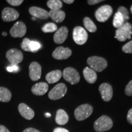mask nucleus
Returning <instances> with one entry per match:
<instances>
[{"label": "nucleus", "instance_id": "nucleus-1", "mask_svg": "<svg viewBox=\"0 0 132 132\" xmlns=\"http://www.w3.org/2000/svg\"><path fill=\"white\" fill-rule=\"evenodd\" d=\"M132 34V25L128 22H125L123 25L118 28L116 31L115 38L119 41L123 42L127 39H130Z\"/></svg>", "mask_w": 132, "mask_h": 132}, {"label": "nucleus", "instance_id": "nucleus-2", "mask_svg": "<svg viewBox=\"0 0 132 132\" xmlns=\"http://www.w3.org/2000/svg\"><path fill=\"white\" fill-rule=\"evenodd\" d=\"M113 125V120L111 119L107 116L103 115L95 120L94 128L97 132H103L111 129Z\"/></svg>", "mask_w": 132, "mask_h": 132}, {"label": "nucleus", "instance_id": "nucleus-3", "mask_svg": "<svg viewBox=\"0 0 132 132\" xmlns=\"http://www.w3.org/2000/svg\"><path fill=\"white\" fill-rule=\"evenodd\" d=\"M87 63L90 66V68L97 72H102L106 68L107 61L106 59L99 56H92L89 57Z\"/></svg>", "mask_w": 132, "mask_h": 132}, {"label": "nucleus", "instance_id": "nucleus-4", "mask_svg": "<svg viewBox=\"0 0 132 132\" xmlns=\"http://www.w3.org/2000/svg\"><path fill=\"white\" fill-rule=\"evenodd\" d=\"M93 111V108L89 104H83L77 107L74 112L76 119L81 121L90 116Z\"/></svg>", "mask_w": 132, "mask_h": 132}, {"label": "nucleus", "instance_id": "nucleus-5", "mask_svg": "<svg viewBox=\"0 0 132 132\" xmlns=\"http://www.w3.org/2000/svg\"><path fill=\"white\" fill-rule=\"evenodd\" d=\"M113 13V9L109 5H104L95 11V16L97 20L100 22L107 21Z\"/></svg>", "mask_w": 132, "mask_h": 132}, {"label": "nucleus", "instance_id": "nucleus-6", "mask_svg": "<svg viewBox=\"0 0 132 132\" xmlns=\"http://www.w3.org/2000/svg\"><path fill=\"white\" fill-rule=\"evenodd\" d=\"M67 89L64 83L56 85L48 94V97L52 100H56L63 97L67 92Z\"/></svg>", "mask_w": 132, "mask_h": 132}, {"label": "nucleus", "instance_id": "nucleus-7", "mask_svg": "<svg viewBox=\"0 0 132 132\" xmlns=\"http://www.w3.org/2000/svg\"><path fill=\"white\" fill-rule=\"evenodd\" d=\"M6 58L11 65H18L21 63L23 59V54L22 52L16 48H12L6 53Z\"/></svg>", "mask_w": 132, "mask_h": 132}, {"label": "nucleus", "instance_id": "nucleus-8", "mask_svg": "<svg viewBox=\"0 0 132 132\" xmlns=\"http://www.w3.org/2000/svg\"><path fill=\"white\" fill-rule=\"evenodd\" d=\"M62 76L64 80L72 85H75L80 81V77L78 72L72 67H67L64 69Z\"/></svg>", "mask_w": 132, "mask_h": 132}, {"label": "nucleus", "instance_id": "nucleus-9", "mask_svg": "<svg viewBox=\"0 0 132 132\" xmlns=\"http://www.w3.org/2000/svg\"><path fill=\"white\" fill-rule=\"evenodd\" d=\"M88 35L86 31L81 26H77L73 31V39L78 45H83L87 40Z\"/></svg>", "mask_w": 132, "mask_h": 132}, {"label": "nucleus", "instance_id": "nucleus-10", "mask_svg": "<svg viewBox=\"0 0 132 132\" xmlns=\"http://www.w3.org/2000/svg\"><path fill=\"white\" fill-rule=\"evenodd\" d=\"M26 27L25 24L22 21H17L14 24L10 30V34L12 37H22L26 34Z\"/></svg>", "mask_w": 132, "mask_h": 132}, {"label": "nucleus", "instance_id": "nucleus-11", "mask_svg": "<svg viewBox=\"0 0 132 132\" xmlns=\"http://www.w3.org/2000/svg\"><path fill=\"white\" fill-rule=\"evenodd\" d=\"M19 12L11 7H5L1 13V18L6 22L16 20L19 17Z\"/></svg>", "mask_w": 132, "mask_h": 132}, {"label": "nucleus", "instance_id": "nucleus-12", "mask_svg": "<svg viewBox=\"0 0 132 132\" xmlns=\"http://www.w3.org/2000/svg\"><path fill=\"white\" fill-rule=\"evenodd\" d=\"M72 55V50L69 48L58 47L53 52L52 56L54 59L62 60L69 58Z\"/></svg>", "mask_w": 132, "mask_h": 132}, {"label": "nucleus", "instance_id": "nucleus-13", "mask_svg": "<svg viewBox=\"0 0 132 132\" xmlns=\"http://www.w3.org/2000/svg\"><path fill=\"white\" fill-rule=\"evenodd\" d=\"M99 92L105 102H110L113 97V91L111 86L108 83H102L99 86Z\"/></svg>", "mask_w": 132, "mask_h": 132}, {"label": "nucleus", "instance_id": "nucleus-14", "mask_svg": "<svg viewBox=\"0 0 132 132\" xmlns=\"http://www.w3.org/2000/svg\"><path fill=\"white\" fill-rule=\"evenodd\" d=\"M42 67L37 62H33L29 67V75L32 81H37L40 78Z\"/></svg>", "mask_w": 132, "mask_h": 132}, {"label": "nucleus", "instance_id": "nucleus-15", "mask_svg": "<svg viewBox=\"0 0 132 132\" xmlns=\"http://www.w3.org/2000/svg\"><path fill=\"white\" fill-rule=\"evenodd\" d=\"M68 32L69 30L67 27H65V26L61 27L54 34L53 37L54 42L57 44H62L64 42H65L67 39L68 36Z\"/></svg>", "mask_w": 132, "mask_h": 132}, {"label": "nucleus", "instance_id": "nucleus-16", "mask_svg": "<svg viewBox=\"0 0 132 132\" xmlns=\"http://www.w3.org/2000/svg\"><path fill=\"white\" fill-rule=\"evenodd\" d=\"M29 12L32 16L35 18H38V19L46 20L49 18L48 12L40 7L32 6V7L29 8Z\"/></svg>", "mask_w": 132, "mask_h": 132}, {"label": "nucleus", "instance_id": "nucleus-17", "mask_svg": "<svg viewBox=\"0 0 132 132\" xmlns=\"http://www.w3.org/2000/svg\"><path fill=\"white\" fill-rule=\"evenodd\" d=\"M19 111L21 116L27 120H31L34 118V111L25 103H20L18 107Z\"/></svg>", "mask_w": 132, "mask_h": 132}, {"label": "nucleus", "instance_id": "nucleus-18", "mask_svg": "<svg viewBox=\"0 0 132 132\" xmlns=\"http://www.w3.org/2000/svg\"><path fill=\"white\" fill-rule=\"evenodd\" d=\"M48 89V85L44 82H37L31 88V91L34 95H43L45 94Z\"/></svg>", "mask_w": 132, "mask_h": 132}, {"label": "nucleus", "instance_id": "nucleus-19", "mask_svg": "<svg viewBox=\"0 0 132 132\" xmlns=\"http://www.w3.org/2000/svg\"><path fill=\"white\" fill-rule=\"evenodd\" d=\"M83 75L85 80L89 83L93 84L96 81L97 75L96 72L90 67H86L83 70Z\"/></svg>", "mask_w": 132, "mask_h": 132}, {"label": "nucleus", "instance_id": "nucleus-20", "mask_svg": "<svg viewBox=\"0 0 132 132\" xmlns=\"http://www.w3.org/2000/svg\"><path fill=\"white\" fill-rule=\"evenodd\" d=\"M62 76V73L61 70H56L52 71V72H49L46 75V80L50 84H53L54 82H56L57 81L60 80Z\"/></svg>", "mask_w": 132, "mask_h": 132}, {"label": "nucleus", "instance_id": "nucleus-21", "mask_svg": "<svg viewBox=\"0 0 132 132\" xmlns=\"http://www.w3.org/2000/svg\"><path fill=\"white\" fill-rule=\"evenodd\" d=\"M49 17H50L55 22L61 23L64 20L65 17V14L63 11L61 10H56L48 12Z\"/></svg>", "mask_w": 132, "mask_h": 132}, {"label": "nucleus", "instance_id": "nucleus-22", "mask_svg": "<svg viewBox=\"0 0 132 132\" xmlns=\"http://www.w3.org/2000/svg\"><path fill=\"white\" fill-rule=\"evenodd\" d=\"M55 120L57 124L61 125H65L69 121V116L64 110L60 109L57 111Z\"/></svg>", "mask_w": 132, "mask_h": 132}, {"label": "nucleus", "instance_id": "nucleus-23", "mask_svg": "<svg viewBox=\"0 0 132 132\" xmlns=\"http://www.w3.org/2000/svg\"><path fill=\"white\" fill-rule=\"evenodd\" d=\"M12 97V94L6 87H0V102H9Z\"/></svg>", "mask_w": 132, "mask_h": 132}, {"label": "nucleus", "instance_id": "nucleus-24", "mask_svg": "<svg viewBox=\"0 0 132 132\" xmlns=\"http://www.w3.org/2000/svg\"><path fill=\"white\" fill-rule=\"evenodd\" d=\"M125 23V19L123 16L119 12H117L114 15L113 19V24L114 27L118 28L123 25Z\"/></svg>", "mask_w": 132, "mask_h": 132}, {"label": "nucleus", "instance_id": "nucleus-25", "mask_svg": "<svg viewBox=\"0 0 132 132\" xmlns=\"http://www.w3.org/2000/svg\"><path fill=\"white\" fill-rule=\"evenodd\" d=\"M84 25L87 31L90 32H94L97 31V27L94 23L89 17H85L83 20Z\"/></svg>", "mask_w": 132, "mask_h": 132}, {"label": "nucleus", "instance_id": "nucleus-26", "mask_svg": "<svg viewBox=\"0 0 132 132\" xmlns=\"http://www.w3.org/2000/svg\"><path fill=\"white\" fill-rule=\"evenodd\" d=\"M47 6L52 11L61 10L62 7V3L60 0H49L47 1Z\"/></svg>", "mask_w": 132, "mask_h": 132}, {"label": "nucleus", "instance_id": "nucleus-27", "mask_svg": "<svg viewBox=\"0 0 132 132\" xmlns=\"http://www.w3.org/2000/svg\"><path fill=\"white\" fill-rule=\"evenodd\" d=\"M57 29V25L53 23H48L42 27V30L44 32H53Z\"/></svg>", "mask_w": 132, "mask_h": 132}, {"label": "nucleus", "instance_id": "nucleus-28", "mask_svg": "<svg viewBox=\"0 0 132 132\" xmlns=\"http://www.w3.org/2000/svg\"><path fill=\"white\" fill-rule=\"evenodd\" d=\"M41 44L37 41L31 40L29 43V50L31 52L35 53L40 49Z\"/></svg>", "mask_w": 132, "mask_h": 132}, {"label": "nucleus", "instance_id": "nucleus-29", "mask_svg": "<svg viewBox=\"0 0 132 132\" xmlns=\"http://www.w3.org/2000/svg\"><path fill=\"white\" fill-rule=\"evenodd\" d=\"M30 42L31 40H29V39L24 38L21 44V48L22 50L26 51V52H30V50H29V43Z\"/></svg>", "mask_w": 132, "mask_h": 132}, {"label": "nucleus", "instance_id": "nucleus-30", "mask_svg": "<svg viewBox=\"0 0 132 132\" xmlns=\"http://www.w3.org/2000/svg\"><path fill=\"white\" fill-rule=\"evenodd\" d=\"M122 51L125 53H132V40L123 46Z\"/></svg>", "mask_w": 132, "mask_h": 132}, {"label": "nucleus", "instance_id": "nucleus-31", "mask_svg": "<svg viewBox=\"0 0 132 132\" xmlns=\"http://www.w3.org/2000/svg\"><path fill=\"white\" fill-rule=\"evenodd\" d=\"M118 12H119L124 17L125 20H128L129 19V14H128V10L126 9L125 7H120L118 9Z\"/></svg>", "mask_w": 132, "mask_h": 132}, {"label": "nucleus", "instance_id": "nucleus-32", "mask_svg": "<svg viewBox=\"0 0 132 132\" xmlns=\"http://www.w3.org/2000/svg\"><path fill=\"white\" fill-rule=\"evenodd\" d=\"M7 72L11 73H17L19 72L20 67L17 65H11L6 68Z\"/></svg>", "mask_w": 132, "mask_h": 132}, {"label": "nucleus", "instance_id": "nucleus-33", "mask_svg": "<svg viewBox=\"0 0 132 132\" xmlns=\"http://www.w3.org/2000/svg\"><path fill=\"white\" fill-rule=\"evenodd\" d=\"M125 92L127 95H128V96L132 95V80L128 82L125 87Z\"/></svg>", "mask_w": 132, "mask_h": 132}, {"label": "nucleus", "instance_id": "nucleus-34", "mask_svg": "<svg viewBox=\"0 0 132 132\" xmlns=\"http://www.w3.org/2000/svg\"><path fill=\"white\" fill-rule=\"evenodd\" d=\"M7 2L13 6H18L22 4L23 0H7Z\"/></svg>", "mask_w": 132, "mask_h": 132}, {"label": "nucleus", "instance_id": "nucleus-35", "mask_svg": "<svg viewBox=\"0 0 132 132\" xmlns=\"http://www.w3.org/2000/svg\"><path fill=\"white\" fill-rule=\"evenodd\" d=\"M127 119V121L128 122V123H130V124H132V108L130 109L129 111H128Z\"/></svg>", "mask_w": 132, "mask_h": 132}, {"label": "nucleus", "instance_id": "nucleus-36", "mask_svg": "<svg viewBox=\"0 0 132 132\" xmlns=\"http://www.w3.org/2000/svg\"><path fill=\"white\" fill-rule=\"evenodd\" d=\"M102 1H103L102 0H89V1H87V3L90 5H94Z\"/></svg>", "mask_w": 132, "mask_h": 132}, {"label": "nucleus", "instance_id": "nucleus-37", "mask_svg": "<svg viewBox=\"0 0 132 132\" xmlns=\"http://www.w3.org/2000/svg\"><path fill=\"white\" fill-rule=\"evenodd\" d=\"M53 132H69V131L67 129H65V128L57 127V128H56L55 129L53 130Z\"/></svg>", "mask_w": 132, "mask_h": 132}, {"label": "nucleus", "instance_id": "nucleus-38", "mask_svg": "<svg viewBox=\"0 0 132 132\" xmlns=\"http://www.w3.org/2000/svg\"><path fill=\"white\" fill-rule=\"evenodd\" d=\"M23 132H40V131H39L38 130L35 129V128H28L24 130H23Z\"/></svg>", "mask_w": 132, "mask_h": 132}, {"label": "nucleus", "instance_id": "nucleus-39", "mask_svg": "<svg viewBox=\"0 0 132 132\" xmlns=\"http://www.w3.org/2000/svg\"><path fill=\"white\" fill-rule=\"evenodd\" d=\"M0 132H10L9 130L7 129L4 125H0Z\"/></svg>", "mask_w": 132, "mask_h": 132}, {"label": "nucleus", "instance_id": "nucleus-40", "mask_svg": "<svg viewBox=\"0 0 132 132\" xmlns=\"http://www.w3.org/2000/svg\"><path fill=\"white\" fill-rule=\"evenodd\" d=\"M64 2L66 4H72L74 2L73 0H64Z\"/></svg>", "mask_w": 132, "mask_h": 132}, {"label": "nucleus", "instance_id": "nucleus-41", "mask_svg": "<svg viewBox=\"0 0 132 132\" xmlns=\"http://www.w3.org/2000/svg\"><path fill=\"white\" fill-rule=\"evenodd\" d=\"M45 116L47 117V118H50V117H51V114L50 113H47L45 114Z\"/></svg>", "mask_w": 132, "mask_h": 132}, {"label": "nucleus", "instance_id": "nucleus-42", "mask_svg": "<svg viewBox=\"0 0 132 132\" xmlns=\"http://www.w3.org/2000/svg\"><path fill=\"white\" fill-rule=\"evenodd\" d=\"M2 35H3V36H7V33H6V32H3L2 33Z\"/></svg>", "mask_w": 132, "mask_h": 132}, {"label": "nucleus", "instance_id": "nucleus-43", "mask_svg": "<svg viewBox=\"0 0 132 132\" xmlns=\"http://www.w3.org/2000/svg\"><path fill=\"white\" fill-rule=\"evenodd\" d=\"M32 20L35 21V20H36V18L34 17V16H33V17H32Z\"/></svg>", "mask_w": 132, "mask_h": 132}, {"label": "nucleus", "instance_id": "nucleus-44", "mask_svg": "<svg viewBox=\"0 0 132 132\" xmlns=\"http://www.w3.org/2000/svg\"><path fill=\"white\" fill-rule=\"evenodd\" d=\"M130 12H131V13L132 14V5H131V7H130Z\"/></svg>", "mask_w": 132, "mask_h": 132}]
</instances>
